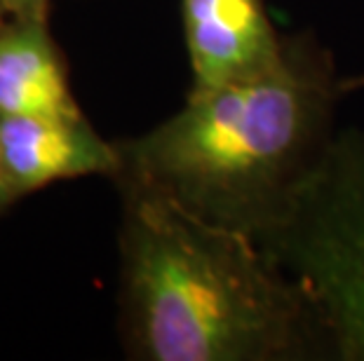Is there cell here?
Segmentation results:
<instances>
[{
    "label": "cell",
    "instance_id": "obj_1",
    "mask_svg": "<svg viewBox=\"0 0 364 361\" xmlns=\"http://www.w3.org/2000/svg\"><path fill=\"white\" fill-rule=\"evenodd\" d=\"M120 193L118 333L136 361L329 357L304 289L250 235L196 216L129 174Z\"/></svg>",
    "mask_w": 364,
    "mask_h": 361
},
{
    "label": "cell",
    "instance_id": "obj_2",
    "mask_svg": "<svg viewBox=\"0 0 364 361\" xmlns=\"http://www.w3.org/2000/svg\"><path fill=\"white\" fill-rule=\"evenodd\" d=\"M360 87L364 78L338 75L313 33L287 35L284 59L273 71L188 91L172 118L118 141V174L259 242L334 139L338 101Z\"/></svg>",
    "mask_w": 364,
    "mask_h": 361
},
{
    "label": "cell",
    "instance_id": "obj_3",
    "mask_svg": "<svg viewBox=\"0 0 364 361\" xmlns=\"http://www.w3.org/2000/svg\"><path fill=\"white\" fill-rule=\"evenodd\" d=\"M259 244L304 289L329 357L364 361L362 129H336L289 209Z\"/></svg>",
    "mask_w": 364,
    "mask_h": 361
},
{
    "label": "cell",
    "instance_id": "obj_4",
    "mask_svg": "<svg viewBox=\"0 0 364 361\" xmlns=\"http://www.w3.org/2000/svg\"><path fill=\"white\" fill-rule=\"evenodd\" d=\"M181 21L188 91L257 78L284 59L287 35L277 33L266 0H181Z\"/></svg>",
    "mask_w": 364,
    "mask_h": 361
},
{
    "label": "cell",
    "instance_id": "obj_5",
    "mask_svg": "<svg viewBox=\"0 0 364 361\" xmlns=\"http://www.w3.org/2000/svg\"><path fill=\"white\" fill-rule=\"evenodd\" d=\"M0 165L19 202L59 181L113 179L120 148L99 136L85 115H0Z\"/></svg>",
    "mask_w": 364,
    "mask_h": 361
},
{
    "label": "cell",
    "instance_id": "obj_6",
    "mask_svg": "<svg viewBox=\"0 0 364 361\" xmlns=\"http://www.w3.org/2000/svg\"><path fill=\"white\" fill-rule=\"evenodd\" d=\"M0 115H85L48 12L14 14L0 30Z\"/></svg>",
    "mask_w": 364,
    "mask_h": 361
},
{
    "label": "cell",
    "instance_id": "obj_7",
    "mask_svg": "<svg viewBox=\"0 0 364 361\" xmlns=\"http://www.w3.org/2000/svg\"><path fill=\"white\" fill-rule=\"evenodd\" d=\"M0 7L7 12V17H14V14H41L50 12V0H0Z\"/></svg>",
    "mask_w": 364,
    "mask_h": 361
},
{
    "label": "cell",
    "instance_id": "obj_8",
    "mask_svg": "<svg viewBox=\"0 0 364 361\" xmlns=\"http://www.w3.org/2000/svg\"><path fill=\"white\" fill-rule=\"evenodd\" d=\"M17 202V197H14L10 183H7V176L3 172V165H0V213H3L7 206Z\"/></svg>",
    "mask_w": 364,
    "mask_h": 361
},
{
    "label": "cell",
    "instance_id": "obj_9",
    "mask_svg": "<svg viewBox=\"0 0 364 361\" xmlns=\"http://www.w3.org/2000/svg\"><path fill=\"white\" fill-rule=\"evenodd\" d=\"M5 21H7V12L0 7V30H3V26H5Z\"/></svg>",
    "mask_w": 364,
    "mask_h": 361
}]
</instances>
